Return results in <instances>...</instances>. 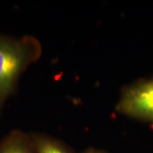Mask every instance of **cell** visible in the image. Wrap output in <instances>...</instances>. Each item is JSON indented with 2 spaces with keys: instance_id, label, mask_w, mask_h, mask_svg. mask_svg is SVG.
Returning a JSON list of instances; mask_svg holds the SVG:
<instances>
[{
  "instance_id": "obj_2",
  "label": "cell",
  "mask_w": 153,
  "mask_h": 153,
  "mask_svg": "<svg viewBox=\"0 0 153 153\" xmlns=\"http://www.w3.org/2000/svg\"><path fill=\"white\" fill-rule=\"evenodd\" d=\"M116 109L129 117L153 123V77L124 88Z\"/></svg>"
},
{
  "instance_id": "obj_5",
  "label": "cell",
  "mask_w": 153,
  "mask_h": 153,
  "mask_svg": "<svg viewBox=\"0 0 153 153\" xmlns=\"http://www.w3.org/2000/svg\"><path fill=\"white\" fill-rule=\"evenodd\" d=\"M82 153H106L104 151L102 150H97V149H94V148H89L88 150H85V152H83Z\"/></svg>"
},
{
  "instance_id": "obj_3",
  "label": "cell",
  "mask_w": 153,
  "mask_h": 153,
  "mask_svg": "<svg viewBox=\"0 0 153 153\" xmlns=\"http://www.w3.org/2000/svg\"><path fill=\"white\" fill-rule=\"evenodd\" d=\"M0 153H36L30 135L15 130L0 143Z\"/></svg>"
},
{
  "instance_id": "obj_1",
  "label": "cell",
  "mask_w": 153,
  "mask_h": 153,
  "mask_svg": "<svg viewBox=\"0 0 153 153\" xmlns=\"http://www.w3.org/2000/svg\"><path fill=\"white\" fill-rule=\"evenodd\" d=\"M41 53V44L34 36H0V111L23 72L39 60Z\"/></svg>"
},
{
  "instance_id": "obj_4",
  "label": "cell",
  "mask_w": 153,
  "mask_h": 153,
  "mask_svg": "<svg viewBox=\"0 0 153 153\" xmlns=\"http://www.w3.org/2000/svg\"><path fill=\"white\" fill-rule=\"evenodd\" d=\"M36 153H73L57 140L41 134L30 135Z\"/></svg>"
}]
</instances>
